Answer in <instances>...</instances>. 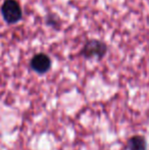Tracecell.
I'll return each instance as SVG.
<instances>
[{"instance_id":"6da1fadb","label":"cell","mask_w":149,"mask_h":150,"mask_svg":"<svg viewBox=\"0 0 149 150\" xmlns=\"http://www.w3.org/2000/svg\"><path fill=\"white\" fill-rule=\"evenodd\" d=\"M1 14L7 24H16L23 18L22 7L16 0H5L1 6Z\"/></svg>"},{"instance_id":"277c9868","label":"cell","mask_w":149,"mask_h":150,"mask_svg":"<svg viewBox=\"0 0 149 150\" xmlns=\"http://www.w3.org/2000/svg\"><path fill=\"white\" fill-rule=\"evenodd\" d=\"M128 150H146L147 142L142 136H133L129 139L127 144Z\"/></svg>"},{"instance_id":"7a4b0ae2","label":"cell","mask_w":149,"mask_h":150,"mask_svg":"<svg viewBox=\"0 0 149 150\" xmlns=\"http://www.w3.org/2000/svg\"><path fill=\"white\" fill-rule=\"evenodd\" d=\"M106 51H107V46L104 42L99 40H89L84 45L81 54L83 57L87 59H91V58L101 59L106 54Z\"/></svg>"},{"instance_id":"5b68a950","label":"cell","mask_w":149,"mask_h":150,"mask_svg":"<svg viewBox=\"0 0 149 150\" xmlns=\"http://www.w3.org/2000/svg\"><path fill=\"white\" fill-rule=\"evenodd\" d=\"M56 20H57V16H49L47 20L48 25H53V27H56Z\"/></svg>"},{"instance_id":"3957f363","label":"cell","mask_w":149,"mask_h":150,"mask_svg":"<svg viewBox=\"0 0 149 150\" xmlns=\"http://www.w3.org/2000/svg\"><path fill=\"white\" fill-rule=\"evenodd\" d=\"M30 65L33 71L38 74H45L51 67V59L45 53H37L31 59Z\"/></svg>"}]
</instances>
